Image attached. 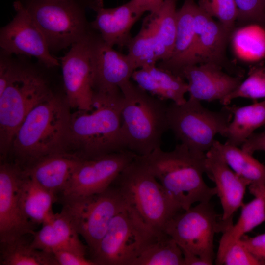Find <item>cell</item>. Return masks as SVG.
Instances as JSON below:
<instances>
[{"instance_id":"obj_18","label":"cell","mask_w":265,"mask_h":265,"mask_svg":"<svg viewBox=\"0 0 265 265\" xmlns=\"http://www.w3.org/2000/svg\"><path fill=\"white\" fill-rule=\"evenodd\" d=\"M183 67L180 76L187 80L189 97L199 101H219L241 82L242 77L222 71L220 64L205 63Z\"/></svg>"},{"instance_id":"obj_14","label":"cell","mask_w":265,"mask_h":265,"mask_svg":"<svg viewBox=\"0 0 265 265\" xmlns=\"http://www.w3.org/2000/svg\"><path fill=\"white\" fill-rule=\"evenodd\" d=\"M16 14L0 31V46L7 54L32 56L45 66L60 64L51 54L46 39L25 5L20 1L13 3Z\"/></svg>"},{"instance_id":"obj_19","label":"cell","mask_w":265,"mask_h":265,"mask_svg":"<svg viewBox=\"0 0 265 265\" xmlns=\"http://www.w3.org/2000/svg\"><path fill=\"white\" fill-rule=\"evenodd\" d=\"M195 42L192 64H220L232 30L202 10L197 4L194 15Z\"/></svg>"},{"instance_id":"obj_2","label":"cell","mask_w":265,"mask_h":265,"mask_svg":"<svg viewBox=\"0 0 265 265\" xmlns=\"http://www.w3.org/2000/svg\"><path fill=\"white\" fill-rule=\"evenodd\" d=\"M135 157L182 210L189 209L195 203L210 201L216 195L215 187L208 186L203 177L206 153L193 151L180 143L170 151L160 147L148 155Z\"/></svg>"},{"instance_id":"obj_25","label":"cell","mask_w":265,"mask_h":265,"mask_svg":"<svg viewBox=\"0 0 265 265\" xmlns=\"http://www.w3.org/2000/svg\"><path fill=\"white\" fill-rule=\"evenodd\" d=\"M238 176L247 181L249 190L265 186V166L238 146L215 140L210 149Z\"/></svg>"},{"instance_id":"obj_27","label":"cell","mask_w":265,"mask_h":265,"mask_svg":"<svg viewBox=\"0 0 265 265\" xmlns=\"http://www.w3.org/2000/svg\"><path fill=\"white\" fill-rule=\"evenodd\" d=\"M251 193L255 196L254 198L242 205L237 222L223 233L217 253L238 241L246 233L265 221V187L258 188Z\"/></svg>"},{"instance_id":"obj_28","label":"cell","mask_w":265,"mask_h":265,"mask_svg":"<svg viewBox=\"0 0 265 265\" xmlns=\"http://www.w3.org/2000/svg\"><path fill=\"white\" fill-rule=\"evenodd\" d=\"M153 15L157 61L168 60L173 53L177 30L176 0H164L159 10Z\"/></svg>"},{"instance_id":"obj_11","label":"cell","mask_w":265,"mask_h":265,"mask_svg":"<svg viewBox=\"0 0 265 265\" xmlns=\"http://www.w3.org/2000/svg\"><path fill=\"white\" fill-rule=\"evenodd\" d=\"M174 215L164 231L178 243L183 252L197 255L212 265L215 258L214 238L221 232L220 219L209 202H199Z\"/></svg>"},{"instance_id":"obj_5","label":"cell","mask_w":265,"mask_h":265,"mask_svg":"<svg viewBox=\"0 0 265 265\" xmlns=\"http://www.w3.org/2000/svg\"><path fill=\"white\" fill-rule=\"evenodd\" d=\"M111 185L143 221L155 231H163L168 221L183 210L136 157Z\"/></svg>"},{"instance_id":"obj_38","label":"cell","mask_w":265,"mask_h":265,"mask_svg":"<svg viewBox=\"0 0 265 265\" xmlns=\"http://www.w3.org/2000/svg\"><path fill=\"white\" fill-rule=\"evenodd\" d=\"M59 265H97L85 256L67 250H59L53 253Z\"/></svg>"},{"instance_id":"obj_17","label":"cell","mask_w":265,"mask_h":265,"mask_svg":"<svg viewBox=\"0 0 265 265\" xmlns=\"http://www.w3.org/2000/svg\"><path fill=\"white\" fill-rule=\"evenodd\" d=\"M206 157L205 173L215 183L216 195L222 208L220 223L223 233L233 224L234 214L243 204L246 189L249 184L212 151H207Z\"/></svg>"},{"instance_id":"obj_4","label":"cell","mask_w":265,"mask_h":265,"mask_svg":"<svg viewBox=\"0 0 265 265\" xmlns=\"http://www.w3.org/2000/svg\"><path fill=\"white\" fill-rule=\"evenodd\" d=\"M120 89L123 95L121 133L124 147L145 156L161 147L169 130L165 100L154 96L130 80Z\"/></svg>"},{"instance_id":"obj_7","label":"cell","mask_w":265,"mask_h":265,"mask_svg":"<svg viewBox=\"0 0 265 265\" xmlns=\"http://www.w3.org/2000/svg\"><path fill=\"white\" fill-rule=\"evenodd\" d=\"M169 129L190 150L206 153L217 134L221 135L232 119L229 106L218 111L204 107L200 101L190 97L183 104L172 102L167 110Z\"/></svg>"},{"instance_id":"obj_40","label":"cell","mask_w":265,"mask_h":265,"mask_svg":"<svg viewBox=\"0 0 265 265\" xmlns=\"http://www.w3.org/2000/svg\"><path fill=\"white\" fill-rule=\"evenodd\" d=\"M241 148L252 155L258 151H265V127L263 131L251 135L241 146Z\"/></svg>"},{"instance_id":"obj_15","label":"cell","mask_w":265,"mask_h":265,"mask_svg":"<svg viewBox=\"0 0 265 265\" xmlns=\"http://www.w3.org/2000/svg\"><path fill=\"white\" fill-rule=\"evenodd\" d=\"M22 174V168L16 163H0V242L34 232V224L25 217L19 205L18 187Z\"/></svg>"},{"instance_id":"obj_29","label":"cell","mask_w":265,"mask_h":265,"mask_svg":"<svg viewBox=\"0 0 265 265\" xmlns=\"http://www.w3.org/2000/svg\"><path fill=\"white\" fill-rule=\"evenodd\" d=\"M132 265H184L183 251L165 231L157 232Z\"/></svg>"},{"instance_id":"obj_10","label":"cell","mask_w":265,"mask_h":265,"mask_svg":"<svg viewBox=\"0 0 265 265\" xmlns=\"http://www.w3.org/2000/svg\"><path fill=\"white\" fill-rule=\"evenodd\" d=\"M62 200V210L85 240L91 255L113 218L127 205L118 190L112 185L97 194Z\"/></svg>"},{"instance_id":"obj_24","label":"cell","mask_w":265,"mask_h":265,"mask_svg":"<svg viewBox=\"0 0 265 265\" xmlns=\"http://www.w3.org/2000/svg\"><path fill=\"white\" fill-rule=\"evenodd\" d=\"M18 195L23 215L33 224L42 225L53 214L52 206L57 196L25 175L23 170Z\"/></svg>"},{"instance_id":"obj_32","label":"cell","mask_w":265,"mask_h":265,"mask_svg":"<svg viewBox=\"0 0 265 265\" xmlns=\"http://www.w3.org/2000/svg\"><path fill=\"white\" fill-rule=\"evenodd\" d=\"M238 98L250 99L254 101L265 99V60L252 65L246 79L219 102L222 105L227 106L233 100Z\"/></svg>"},{"instance_id":"obj_23","label":"cell","mask_w":265,"mask_h":265,"mask_svg":"<svg viewBox=\"0 0 265 265\" xmlns=\"http://www.w3.org/2000/svg\"><path fill=\"white\" fill-rule=\"evenodd\" d=\"M197 6L193 0H184L182 7L177 10L176 35L172 54L168 60L159 64V67L179 76L183 67L192 64L195 42L194 15Z\"/></svg>"},{"instance_id":"obj_9","label":"cell","mask_w":265,"mask_h":265,"mask_svg":"<svg viewBox=\"0 0 265 265\" xmlns=\"http://www.w3.org/2000/svg\"><path fill=\"white\" fill-rule=\"evenodd\" d=\"M24 5L50 52L71 46L90 33L84 11L74 0H28Z\"/></svg>"},{"instance_id":"obj_36","label":"cell","mask_w":265,"mask_h":265,"mask_svg":"<svg viewBox=\"0 0 265 265\" xmlns=\"http://www.w3.org/2000/svg\"><path fill=\"white\" fill-rule=\"evenodd\" d=\"M238 20L265 26V0H235Z\"/></svg>"},{"instance_id":"obj_41","label":"cell","mask_w":265,"mask_h":265,"mask_svg":"<svg viewBox=\"0 0 265 265\" xmlns=\"http://www.w3.org/2000/svg\"><path fill=\"white\" fill-rule=\"evenodd\" d=\"M16 66L9 59L0 57V94L3 92L9 82Z\"/></svg>"},{"instance_id":"obj_21","label":"cell","mask_w":265,"mask_h":265,"mask_svg":"<svg viewBox=\"0 0 265 265\" xmlns=\"http://www.w3.org/2000/svg\"><path fill=\"white\" fill-rule=\"evenodd\" d=\"M90 6L96 13L90 26L100 32L102 39L108 45L127 47L132 38L131 29L140 17L133 11L129 2L106 8L101 0H94Z\"/></svg>"},{"instance_id":"obj_6","label":"cell","mask_w":265,"mask_h":265,"mask_svg":"<svg viewBox=\"0 0 265 265\" xmlns=\"http://www.w3.org/2000/svg\"><path fill=\"white\" fill-rule=\"evenodd\" d=\"M53 94L36 73L16 66L7 87L0 94V151L3 158L14 137L31 111Z\"/></svg>"},{"instance_id":"obj_13","label":"cell","mask_w":265,"mask_h":265,"mask_svg":"<svg viewBox=\"0 0 265 265\" xmlns=\"http://www.w3.org/2000/svg\"><path fill=\"white\" fill-rule=\"evenodd\" d=\"M89 33L73 44L68 52L60 58L65 99L71 108L90 110L93 101L92 44Z\"/></svg>"},{"instance_id":"obj_30","label":"cell","mask_w":265,"mask_h":265,"mask_svg":"<svg viewBox=\"0 0 265 265\" xmlns=\"http://www.w3.org/2000/svg\"><path fill=\"white\" fill-rule=\"evenodd\" d=\"M25 236L0 242V265H59L53 253L34 248Z\"/></svg>"},{"instance_id":"obj_12","label":"cell","mask_w":265,"mask_h":265,"mask_svg":"<svg viewBox=\"0 0 265 265\" xmlns=\"http://www.w3.org/2000/svg\"><path fill=\"white\" fill-rule=\"evenodd\" d=\"M136 155L126 150L83 159L60 193L62 199L87 197L105 191Z\"/></svg>"},{"instance_id":"obj_34","label":"cell","mask_w":265,"mask_h":265,"mask_svg":"<svg viewBox=\"0 0 265 265\" xmlns=\"http://www.w3.org/2000/svg\"><path fill=\"white\" fill-rule=\"evenodd\" d=\"M198 5L207 14L216 18L225 26L233 30L238 17L235 0H199Z\"/></svg>"},{"instance_id":"obj_1","label":"cell","mask_w":265,"mask_h":265,"mask_svg":"<svg viewBox=\"0 0 265 265\" xmlns=\"http://www.w3.org/2000/svg\"><path fill=\"white\" fill-rule=\"evenodd\" d=\"M70 108L65 98L53 94L31 111L12 143L16 164L24 168L47 156L69 152Z\"/></svg>"},{"instance_id":"obj_39","label":"cell","mask_w":265,"mask_h":265,"mask_svg":"<svg viewBox=\"0 0 265 265\" xmlns=\"http://www.w3.org/2000/svg\"><path fill=\"white\" fill-rule=\"evenodd\" d=\"M164 0H131L128 2L133 11L141 17L145 12L156 13L160 9Z\"/></svg>"},{"instance_id":"obj_20","label":"cell","mask_w":265,"mask_h":265,"mask_svg":"<svg viewBox=\"0 0 265 265\" xmlns=\"http://www.w3.org/2000/svg\"><path fill=\"white\" fill-rule=\"evenodd\" d=\"M83 159L78 154L62 152L42 158L22 169L25 175L57 196Z\"/></svg>"},{"instance_id":"obj_33","label":"cell","mask_w":265,"mask_h":265,"mask_svg":"<svg viewBox=\"0 0 265 265\" xmlns=\"http://www.w3.org/2000/svg\"><path fill=\"white\" fill-rule=\"evenodd\" d=\"M143 68L147 70L158 81L165 94L166 100H170L178 104H183L186 101L185 94L188 91V83L182 77L156 65Z\"/></svg>"},{"instance_id":"obj_22","label":"cell","mask_w":265,"mask_h":265,"mask_svg":"<svg viewBox=\"0 0 265 265\" xmlns=\"http://www.w3.org/2000/svg\"><path fill=\"white\" fill-rule=\"evenodd\" d=\"M32 236L30 243L35 248L52 253L67 250L86 255L87 246L80 241L79 234L63 210L53 213Z\"/></svg>"},{"instance_id":"obj_26","label":"cell","mask_w":265,"mask_h":265,"mask_svg":"<svg viewBox=\"0 0 265 265\" xmlns=\"http://www.w3.org/2000/svg\"><path fill=\"white\" fill-rule=\"evenodd\" d=\"M229 108L232 119L222 136L226 138L225 143L241 146L255 130L265 125V99L242 106H229Z\"/></svg>"},{"instance_id":"obj_31","label":"cell","mask_w":265,"mask_h":265,"mask_svg":"<svg viewBox=\"0 0 265 265\" xmlns=\"http://www.w3.org/2000/svg\"><path fill=\"white\" fill-rule=\"evenodd\" d=\"M127 55L135 70L156 65L155 26L153 15L150 14L143 21L138 33L132 38L127 46Z\"/></svg>"},{"instance_id":"obj_16","label":"cell","mask_w":265,"mask_h":265,"mask_svg":"<svg viewBox=\"0 0 265 265\" xmlns=\"http://www.w3.org/2000/svg\"><path fill=\"white\" fill-rule=\"evenodd\" d=\"M91 59L94 92H121L120 86L130 80L136 70L127 54L114 50L100 36H93Z\"/></svg>"},{"instance_id":"obj_3","label":"cell","mask_w":265,"mask_h":265,"mask_svg":"<svg viewBox=\"0 0 265 265\" xmlns=\"http://www.w3.org/2000/svg\"><path fill=\"white\" fill-rule=\"evenodd\" d=\"M123 95L94 92L90 110H76L70 121L71 148L84 159L126 150L121 128Z\"/></svg>"},{"instance_id":"obj_42","label":"cell","mask_w":265,"mask_h":265,"mask_svg":"<svg viewBox=\"0 0 265 265\" xmlns=\"http://www.w3.org/2000/svg\"><path fill=\"white\" fill-rule=\"evenodd\" d=\"M183 253L184 265H210L208 262L197 255L187 252Z\"/></svg>"},{"instance_id":"obj_35","label":"cell","mask_w":265,"mask_h":265,"mask_svg":"<svg viewBox=\"0 0 265 265\" xmlns=\"http://www.w3.org/2000/svg\"><path fill=\"white\" fill-rule=\"evenodd\" d=\"M215 263L218 265H265V262L255 257L240 240L217 253Z\"/></svg>"},{"instance_id":"obj_37","label":"cell","mask_w":265,"mask_h":265,"mask_svg":"<svg viewBox=\"0 0 265 265\" xmlns=\"http://www.w3.org/2000/svg\"><path fill=\"white\" fill-rule=\"evenodd\" d=\"M240 240L255 257L265 262V233L252 237L244 235Z\"/></svg>"},{"instance_id":"obj_8","label":"cell","mask_w":265,"mask_h":265,"mask_svg":"<svg viewBox=\"0 0 265 265\" xmlns=\"http://www.w3.org/2000/svg\"><path fill=\"white\" fill-rule=\"evenodd\" d=\"M157 232L127 204L111 221L91 259L97 265H132Z\"/></svg>"}]
</instances>
